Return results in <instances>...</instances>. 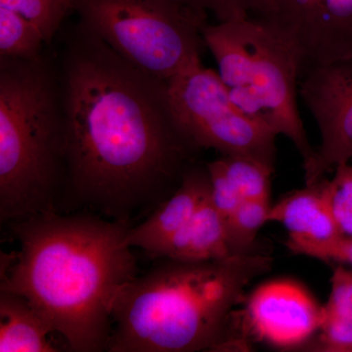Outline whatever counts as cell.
<instances>
[{
	"label": "cell",
	"mask_w": 352,
	"mask_h": 352,
	"mask_svg": "<svg viewBox=\"0 0 352 352\" xmlns=\"http://www.w3.org/2000/svg\"><path fill=\"white\" fill-rule=\"evenodd\" d=\"M54 333L25 298L0 291V352H55Z\"/></svg>",
	"instance_id": "cell-14"
},
{
	"label": "cell",
	"mask_w": 352,
	"mask_h": 352,
	"mask_svg": "<svg viewBox=\"0 0 352 352\" xmlns=\"http://www.w3.org/2000/svg\"><path fill=\"white\" fill-rule=\"evenodd\" d=\"M270 200H245L226 222L233 254H250L259 229L268 222Z\"/></svg>",
	"instance_id": "cell-17"
},
{
	"label": "cell",
	"mask_w": 352,
	"mask_h": 352,
	"mask_svg": "<svg viewBox=\"0 0 352 352\" xmlns=\"http://www.w3.org/2000/svg\"><path fill=\"white\" fill-rule=\"evenodd\" d=\"M164 259L120 292L107 351L247 349L238 307L245 289L270 270L273 259L251 252L214 261Z\"/></svg>",
	"instance_id": "cell-3"
},
{
	"label": "cell",
	"mask_w": 352,
	"mask_h": 352,
	"mask_svg": "<svg viewBox=\"0 0 352 352\" xmlns=\"http://www.w3.org/2000/svg\"><path fill=\"white\" fill-rule=\"evenodd\" d=\"M247 335L279 347L302 344L322 322V307L302 286L273 281L256 289L242 311Z\"/></svg>",
	"instance_id": "cell-10"
},
{
	"label": "cell",
	"mask_w": 352,
	"mask_h": 352,
	"mask_svg": "<svg viewBox=\"0 0 352 352\" xmlns=\"http://www.w3.org/2000/svg\"><path fill=\"white\" fill-rule=\"evenodd\" d=\"M214 16L217 22H226L256 15L261 0H180Z\"/></svg>",
	"instance_id": "cell-22"
},
{
	"label": "cell",
	"mask_w": 352,
	"mask_h": 352,
	"mask_svg": "<svg viewBox=\"0 0 352 352\" xmlns=\"http://www.w3.org/2000/svg\"><path fill=\"white\" fill-rule=\"evenodd\" d=\"M254 16L295 45L302 72L352 57V0H261Z\"/></svg>",
	"instance_id": "cell-9"
},
{
	"label": "cell",
	"mask_w": 352,
	"mask_h": 352,
	"mask_svg": "<svg viewBox=\"0 0 352 352\" xmlns=\"http://www.w3.org/2000/svg\"><path fill=\"white\" fill-rule=\"evenodd\" d=\"M80 25L126 61L168 82L206 48L208 14L180 0H74Z\"/></svg>",
	"instance_id": "cell-6"
},
{
	"label": "cell",
	"mask_w": 352,
	"mask_h": 352,
	"mask_svg": "<svg viewBox=\"0 0 352 352\" xmlns=\"http://www.w3.org/2000/svg\"><path fill=\"white\" fill-rule=\"evenodd\" d=\"M324 179L296 190L271 206L268 222H279L289 236L303 239L323 241L342 235L326 198Z\"/></svg>",
	"instance_id": "cell-12"
},
{
	"label": "cell",
	"mask_w": 352,
	"mask_h": 352,
	"mask_svg": "<svg viewBox=\"0 0 352 352\" xmlns=\"http://www.w3.org/2000/svg\"><path fill=\"white\" fill-rule=\"evenodd\" d=\"M204 41L234 103L277 135L289 138L302 157L303 170L307 168L315 149L298 110L302 62L295 45L274 25L256 16L208 23Z\"/></svg>",
	"instance_id": "cell-5"
},
{
	"label": "cell",
	"mask_w": 352,
	"mask_h": 352,
	"mask_svg": "<svg viewBox=\"0 0 352 352\" xmlns=\"http://www.w3.org/2000/svg\"><path fill=\"white\" fill-rule=\"evenodd\" d=\"M80 30L65 56L61 203L131 223L161 205L195 151L176 126L166 82Z\"/></svg>",
	"instance_id": "cell-1"
},
{
	"label": "cell",
	"mask_w": 352,
	"mask_h": 352,
	"mask_svg": "<svg viewBox=\"0 0 352 352\" xmlns=\"http://www.w3.org/2000/svg\"><path fill=\"white\" fill-rule=\"evenodd\" d=\"M217 162L241 200H270L274 168L247 157L222 156Z\"/></svg>",
	"instance_id": "cell-16"
},
{
	"label": "cell",
	"mask_w": 352,
	"mask_h": 352,
	"mask_svg": "<svg viewBox=\"0 0 352 352\" xmlns=\"http://www.w3.org/2000/svg\"><path fill=\"white\" fill-rule=\"evenodd\" d=\"M45 39L38 25L15 11L0 6V55L3 58L39 61Z\"/></svg>",
	"instance_id": "cell-15"
},
{
	"label": "cell",
	"mask_w": 352,
	"mask_h": 352,
	"mask_svg": "<svg viewBox=\"0 0 352 352\" xmlns=\"http://www.w3.org/2000/svg\"><path fill=\"white\" fill-rule=\"evenodd\" d=\"M316 351L352 352V308L324 311Z\"/></svg>",
	"instance_id": "cell-20"
},
{
	"label": "cell",
	"mask_w": 352,
	"mask_h": 352,
	"mask_svg": "<svg viewBox=\"0 0 352 352\" xmlns=\"http://www.w3.org/2000/svg\"><path fill=\"white\" fill-rule=\"evenodd\" d=\"M300 94L318 126L321 143L305 168L307 185L352 162V57L305 69Z\"/></svg>",
	"instance_id": "cell-8"
},
{
	"label": "cell",
	"mask_w": 352,
	"mask_h": 352,
	"mask_svg": "<svg viewBox=\"0 0 352 352\" xmlns=\"http://www.w3.org/2000/svg\"><path fill=\"white\" fill-rule=\"evenodd\" d=\"M234 256L226 223L212 203L210 190L198 210L162 252L160 258L214 261Z\"/></svg>",
	"instance_id": "cell-13"
},
{
	"label": "cell",
	"mask_w": 352,
	"mask_h": 352,
	"mask_svg": "<svg viewBox=\"0 0 352 352\" xmlns=\"http://www.w3.org/2000/svg\"><path fill=\"white\" fill-rule=\"evenodd\" d=\"M333 173L332 179H324V191L340 234L352 236V162Z\"/></svg>",
	"instance_id": "cell-19"
},
{
	"label": "cell",
	"mask_w": 352,
	"mask_h": 352,
	"mask_svg": "<svg viewBox=\"0 0 352 352\" xmlns=\"http://www.w3.org/2000/svg\"><path fill=\"white\" fill-rule=\"evenodd\" d=\"M287 247L295 254L324 261L349 263L352 266V236L340 235L323 241L289 236Z\"/></svg>",
	"instance_id": "cell-21"
},
{
	"label": "cell",
	"mask_w": 352,
	"mask_h": 352,
	"mask_svg": "<svg viewBox=\"0 0 352 352\" xmlns=\"http://www.w3.org/2000/svg\"><path fill=\"white\" fill-rule=\"evenodd\" d=\"M166 90L176 126L194 150L214 149L274 168L277 134L243 112L201 59L170 78Z\"/></svg>",
	"instance_id": "cell-7"
},
{
	"label": "cell",
	"mask_w": 352,
	"mask_h": 352,
	"mask_svg": "<svg viewBox=\"0 0 352 352\" xmlns=\"http://www.w3.org/2000/svg\"><path fill=\"white\" fill-rule=\"evenodd\" d=\"M20 251L0 291L25 298L75 352L107 351L113 305L138 277L131 226L100 215L43 212L11 223Z\"/></svg>",
	"instance_id": "cell-2"
},
{
	"label": "cell",
	"mask_w": 352,
	"mask_h": 352,
	"mask_svg": "<svg viewBox=\"0 0 352 352\" xmlns=\"http://www.w3.org/2000/svg\"><path fill=\"white\" fill-rule=\"evenodd\" d=\"M0 6L15 11L38 25L45 43H50L65 18L74 11V0H0Z\"/></svg>",
	"instance_id": "cell-18"
},
{
	"label": "cell",
	"mask_w": 352,
	"mask_h": 352,
	"mask_svg": "<svg viewBox=\"0 0 352 352\" xmlns=\"http://www.w3.org/2000/svg\"><path fill=\"white\" fill-rule=\"evenodd\" d=\"M65 184L61 92L43 60L1 57L0 219L57 210Z\"/></svg>",
	"instance_id": "cell-4"
},
{
	"label": "cell",
	"mask_w": 352,
	"mask_h": 352,
	"mask_svg": "<svg viewBox=\"0 0 352 352\" xmlns=\"http://www.w3.org/2000/svg\"><path fill=\"white\" fill-rule=\"evenodd\" d=\"M210 190L208 168L190 166L168 198L126 234L129 248H138L152 258H160L173 237L186 226Z\"/></svg>",
	"instance_id": "cell-11"
}]
</instances>
